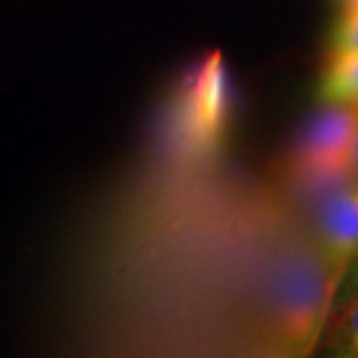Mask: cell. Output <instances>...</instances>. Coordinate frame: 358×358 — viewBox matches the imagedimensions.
<instances>
[{"label": "cell", "instance_id": "obj_4", "mask_svg": "<svg viewBox=\"0 0 358 358\" xmlns=\"http://www.w3.org/2000/svg\"><path fill=\"white\" fill-rule=\"evenodd\" d=\"M346 52H358V10L343 14L333 32L331 56Z\"/></svg>", "mask_w": 358, "mask_h": 358}, {"label": "cell", "instance_id": "obj_6", "mask_svg": "<svg viewBox=\"0 0 358 358\" xmlns=\"http://www.w3.org/2000/svg\"><path fill=\"white\" fill-rule=\"evenodd\" d=\"M350 176L355 181H358V131L352 143V152H350Z\"/></svg>", "mask_w": 358, "mask_h": 358}, {"label": "cell", "instance_id": "obj_1", "mask_svg": "<svg viewBox=\"0 0 358 358\" xmlns=\"http://www.w3.org/2000/svg\"><path fill=\"white\" fill-rule=\"evenodd\" d=\"M358 131V103H329L307 124L294 152V169L305 178L350 173V152Z\"/></svg>", "mask_w": 358, "mask_h": 358}, {"label": "cell", "instance_id": "obj_2", "mask_svg": "<svg viewBox=\"0 0 358 358\" xmlns=\"http://www.w3.org/2000/svg\"><path fill=\"white\" fill-rule=\"evenodd\" d=\"M317 245L333 279L341 287L350 261L358 253V181L352 187L336 192L322 205Z\"/></svg>", "mask_w": 358, "mask_h": 358}, {"label": "cell", "instance_id": "obj_7", "mask_svg": "<svg viewBox=\"0 0 358 358\" xmlns=\"http://www.w3.org/2000/svg\"><path fill=\"white\" fill-rule=\"evenodd\" d=\"M341 4H343L345 13H355V10H358V0H341Z\"/></svg>", "mask_w": 358, "mask_h": 358}, {"label": "cell", "instance_id": "obj_5", "mask_svg": "<svg viewBox=\"0 0 358 358\" xmlns=\"http://www.w3.org/2000/svg\"><path fill=\"white\" fill-rule=\"evenodd\" d=\"M338 341H341V355L358 358V294L350 303V307L346 308V315L341 322Z\"/></svg>", "mask_w": 358, "mask_h": 358}, {"label": "cell", "instance_id": "obj_8", "mask_svg": "<svg viewBox=\"0 0 358 358\" xmlns=\"http://www.w3.org/2000/svg\"><path fill=\"white\" fill-rule=\"evenodd\" d=\"M357 259H358V253H357Z\"/></svg>", "mask_w": 358, "mask_h": 358}, {"label": "cell", "instance_id": "obj_3", "mask_svg": "<svg viewBox=\"0 0 358 358\" xmlns=\"http://www.w3.org/2000/svg\"><path fill=\"white\" fill-rule=\"evenodd\" d=\"M320 96L327 103H358V52L333 56L322 76Z\"/></svg>", "mask_w": 358, "mask_h": 358}]
</instances>
